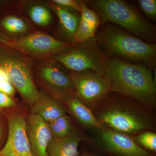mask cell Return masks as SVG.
Here are the masks:
<instances>
[{
  "label": "cell",
  "instance_id": "23",
  "mask_svg": "<svg viewBox=\"0 0 156 156\" xmlns=\"http://www.w3.org/2000/svg\"><path fill=\"white\" fill-rule=\"evenodd\" d=\"M16 103L11 96L0 91V109L13 108Z\"/></svg>",
  "mask_w": 156,
  "mask_h": 156
},
{
  "label": "cell",
  "instance_id": "6",
  "mask_svg": "<svg viewBox=\"0 0 156 156\" xmlns=\"http://www.w3.org/2000/svg\"><path fill=\"white\" fill-rule=\"evenodd\" d=\"M54 61L71 72L92 70L105 75L108 58L101 48L96 37H91L54 56Z\"/></svg>",
  "mask_w": 156,
  "mask_h": 156
},
{
  "label": "cell",
  "instance_id": "7",
  "mask_svg": "<svg viewBox=\"0 0 156 156\" xmlns=\"http://www.w3.org/2000/svg\"><path fill=\"white\" fill-rule=\"evenodd\" d=\"M75 90V95L92 112L111 92V82L106 75L92 70L68 73Z\"/></svg>",
  "mask_w": 156,
  "mask_h": 156
},
{
  "label": "cell",
  "instance_id": "12",
  "mask_svg": "<svg viewBox=\"0 0 156 156\" xmlns=\"http://www.w3.org/2000/svg\"><path fill=\"white\" fill-rule=\"evenodd\" d=\"M26 132L33 156H48L47 149L53 138L48 123L31 113L26 120Z\"/></svg>",
  "mask_w": 156,
  "mask_h": 156
},
{
  "label": "cell",
  "instance_id": "8",
  "mask_svg": "<svg viewBox=\"0 0 156 156\" xmlns=\"http://www.w3.org/2000/svg\"><path fill=\"white\" fill-rule=\"evenodd\" d=\"M89 145L90 149L106 156H153L144 150L127 134L106 128L95 133Z\"/></svg>",
  "mask_w": 156,
  "mask_h": 156
},
{
  "label": "cell",
  "instance_id": "21",
  "mask_svg": "<svg viewBox=\"0 0 156 156\" xmlns=\"http://www.w3.org/2000/svg\"><path fill=\"white\" fill-rule=\"evenodd\" d=\"M0 23L5 30L12 34L23 33L28 29V26L23 20L14 15L6 16Z\"/></svg>",
  "mask_w": 156,
  "mask_h": 156
},
{
  "label": "cell",
  "instance_id": "14",
  "mask_svg": "<svg viewBox=\"0 0 156 156\" xmlns=\"http://www.w3.org/2000/svg\"><path fill=\"white\" fill-rule=\"evenodd\" d=\"M65 104L67 113L84 128L95 134L106 128L95 117L93 112L75 95Z\"/></svg>",
  "mask_w": 156,
  "mask_h": 156
},
{
  "label": "cell",
  "instance_id": "2",
  "mask_svg": "<svg viewBox=\"0 0 156 156\" xmlns=\"http://www.w3.org/2000/svg\"><path fill=\"white\" fill-rule=\"evenodd\" d=\"M144 65L109 58L105 75L111 82V91L131 98L155 113L156 109V69Z\"/></svg>",
  "mask_w": 156,
  "mask_h": 156
},
{
  "label": "cell",
  "instance_id": "15",
  "mask_svg": "<svg viewBox=\"0 0 156 156\" xmlns=\"http://www.w3.org/2000/svg\"><path fill=\"white\" fill-rule=\"evenodd\" d=\"M30 108L31 113L38 115L48 123L67 113L65 104L54 99L44 90L38 91L37 98Z\"/></svg>",
  "mask_w": 156,
  "mask_h": 156
},
{
  "label": "cell",
  "instance_id": "3",
  "mask_svg": "<svg viewBox=\"0 0 156 156\" xmlns=\"http://www.w3.org/2000/svg\"><path fill=\"white\" fill-rule=\"evenodd\" d=\"M95 36L108 58H115L156 69V44H151L111 23L101 25Z\"/></svg>",
  "mask_w": 156,
  "mask_h": 156
},
{
  "label": "cell",
  "instance_id": "10",
  "mask_svg": "<svg viewBox=\"0 0 156 156\" xmlns=\"http://www.w3.org/2000/svg\"><path fill=\"white\" fill-rule=\"evenodd\" d=\"M73 44L59 41L41 31L11 40L7 46L27 56L44 57L56 55L69 48Z\"/></svg>",
  "mask_w": 156,
  "mask_h": 156
},
{
  "label": "cell",
  "instance_id": "25",
  "mask_svg": "<svg viewBox=\"0 0 156 156\" xmlns=\"http://www.w3.org/2000/svg\"><path fill=\"white\" fill-rule=\"evenodd\" d=\"M0 91L11 96H14L15 89L10 81H4L0 82Z\"/></svg>",
  "mask_w": 156,
  "mask_h": 156
},
{
  "label": "cell",
  "instance_id": "28",
  "mask_svg": "<svg viewBox=\"0 0 156 156\" xmlns=\"http://www.w3.org/2000/svg\"><path fill=\"white\" fill-rule=\"evenodd\" d=\"M11 40L7 36L0 31V44L7 46Z\"/></svg>",
  "mask_w": 156,
  "mask_h": 156
},
{
  "label": "cell",
  "instance_id": "30",
  "mask_svg": "<svg viewBox=\"0 0 156 156\" xmlns=\"http://www.w3.org/2000/svg\"><path fill=\"white\" fill-rule=\"evenodd\" d=\"M156 156V155H154V156Z\"/></svg>",
  "mask_w": 156,
  "mask_h": 156
},
{
  "label": "cell",
  "instance_id": "17",
  "mask_svg": "<svg viewBox=\"0 0 156 156\" xmlns=\"http://www.w3.org/2000/svg\"><path fill=\"white\" fill-rule=\"evenodd\" d=\"M50 7L58 17L62 35L67 43H75V34L80 22V13L73 9L56 5L53 2Z\"/></svg>",
  "mask_w": 156,
  "mask_h": 156
},
{
  "label": "cell",
  "instance_id": "24",
  "mask_svg": "<svg viewBox=\"0 0 156 156\" xmlns=\"http://www.w3.org/2000/svg\"><path fill=\"white\" fill-rule=\"evenodd\" d=\"M53 2L56 5L73 9L80 13L81 7L78 1L74 0H53Z\"/></svg>",
  "mask_w": 156,
  "mask_h": 156
},
{
  "label": "cell",
  "instance_id": "11",
  "mask_svg": "<svg viewBox=\"0 0 156 156\" xmlns=\"http://www.w3.org/2000/svg\"><path fill=\"white\" fill-rule=\"evenodd\" d=\"M4 112L9 128L8 139L0 150V156H33L26 132V118L13 108Z\"/></svg>",
  "mask_w": 156,
  "mask_h": 156
},
{
  "label": "cell",
  "instance_id": "4",
  "mask_svg": "<svg viewBox=\"0 0 156 156\" xmlns=\"http://www.w3.org/2000/svg\"><path fill=\"white\" fill-rule=\"evenodd\" d=\"M100 18L101 25L111 23L151 44H156V27L134 6L124 0H86Z\"/></svg>",
  "mask_w": 156,
  "mask_h": 156
},
{
  "label": "cell",
  "instance_id": "26",
  "mask_svg": "<svg viewBox=\"0 0 156 156\" xmlns=\"http://www.w3.org/2000/svg\"><path fill=\"white\" fill-rule=\"evenodd\" d=\"M78 156H106L102 154L99 153L92 150L89 149H88L87 150H84Z\"/></svg>",
  "mask_w": 156,
  "mask_h": 156
},
{
  "label": "cell",
  "instance_id": "27",
  "mask_svg": "<svg viewBox=\"0 0 156 156\" xmlns=\"http://www.w3.org/2000/svg\"><path fill=\"white\" fill-rule=\"evenodd\" d=\"M2 114L0 115V150L2 148L1 147V144H2L3 135H4V127H5V123L4 120L3 119Z\"/></svg>",
  "mask_w": 156,
  "mask_h": 156
},
{
  "label": "cell",
  "instance_id": "5",
  "mask_svg": "<svg viewBox=\"0 0 156 156\" xmlns=\"http://www.w3.org/2000/svg\"><path fill=\"white\" fill-rule=\"evenodd\" d=\"M27 57L13 48L0 44V68L7 74L15 89L30 107L37 98L38 90Z\"/></svg>",
  "mask_w": 156,
  "mask_h": 156
},
{
  "label": "cell",
  "instance_id": "22",
  "mask_svg": "<svg viewBox=\"0 0 156 156\" xmlns=\"http://www.w3.org/2000/svg\"><path fill=\"white\" fill-rule=\"evenodd\" d=\"M137 2L146 16L150 20L156 21V0H139Z\"/></svg>",
  "mask_w": 156,
  "mask_h": 156
},
{
  "label": "cell",
  "instance_id": "9",
  "mask_svg": "<svg viewBox=\"0 0 156 156\" xmlns=\"http://www.w3.org/2000/svg\"><path fill=\"white\" fill-rule=\"evenodd\" d=\"M35 72L43 90L54 99L65 104L74 96L75 90L72 81L56 62L40 64Z\"/></svg>",
  "mask_w": 156,
  "mask_h": 156
},
{
  "label": "cell",
  "instance_id": "19",
  "mask_svg": "<svg viewBox=\"0 0 156 156\" xmlns=\"http://www.w3.org/2000/svg\"><path fill=\"white\" fill-rule=\"evenodd\" d=\"M29 14L32 20L37 25L46 27L52 22V14L45 6L41 5L32 6L29 11Z\"/></svg>",
  "mask_w": 156,
  "mask_h": 156
},
{
  "label": "cell",
  "instance_id": "20",
  "mask_svg": "<svg viewBox=\"0 0 156 156\" xmlns=\"http://www.w3.org/2000/svg\"><path fill=\"white\" fill-rule=\"evenodd\" d=\"M131 137L140 147L149 152L156 154V131H143Z\"/></svg>",
  "mask_w": 156,
  "mask_h": 156
},
{
  "label": "cell",
  "instance_id": "16",
  "mask_svg": "<svg viewBox=\"0 0 156 156\" xmlns=\"http://www.w3.org/2000/svg\"><path fill=\"white\" fill-rule=\"evenodd\" d=\"M81 7L80 18L74 36L75 43L85 41L95 36L101 25L100 18L93 9H90L83 1H78Z\"/></svg>",
  "mask_w": 156,
  "mask_h": 156
},
{
  "label": "cell",
  "instance_id": "13",
  "mask_svg": "<svg viewBox=\"0 0 156 156\" xmlns=\"http://www.w3.org/2000/svg\"><path fill=\"white\" fill-rule=\"evenodd\" d=\"M82 141L89 144L92 139L74 127L67 135L52 139L47 149L48 156H79V144Z\"/></svg>",
  "mask_w": 156,
  "mask_h": 156
},
{
  "label": "cell",
  "instance_id": "29",
  "mask_svg": "<svg viewBox=\"0 0 156 156\" xmlns=\"http://www.w3.org/2000/svg\"><path fill=\"white\" fill-rule=\"evenodd\" d=\"M2 112H3L2 110L0 109V115L2 114Z\"/></svg>",
  "mask_w": 156,
  "mask_h": 156
},
{
  "label": "cell",
  "instance_id": "18",
  "mask_svg": "<svg viewBox=\"0 0 156 156\" xmlns=\"http://www.w3.org/2000/svg\"><path fill=\"white\" fill-rule=\"evenodd\" d=\"M53 138L62 137L69 134L73 129L71 117L66 114L48 123Z\"/></svg>",
  "mask_w": 156,
  "mask_h": 156
},
{
  "label": "cell",
  "instance_id": "1",
  "mask_svg": "<svg viewBox=\"0 0 156 156\" xmlns=\"http://www.w3.org/2000/svg\"><path fill=\"white\" fill-rule=\"evenodd\" d=\"M93 112L106 128L131 136L156 131V114L117 92L111 91Z\"/></svg>",
  "mask_w": 156,
  "mask_h": 156
}]
</instances>
